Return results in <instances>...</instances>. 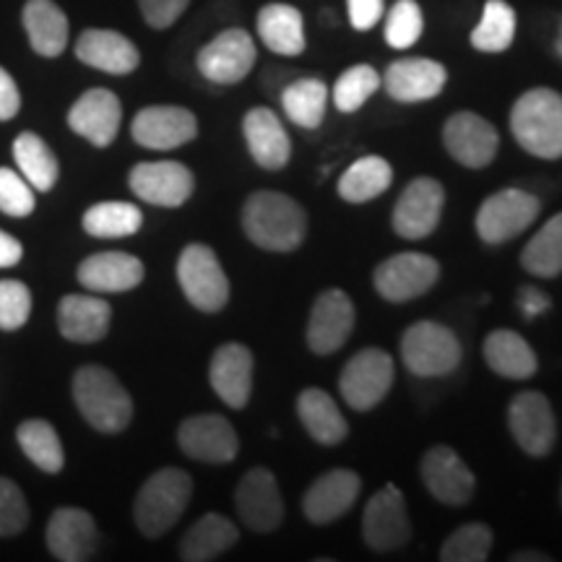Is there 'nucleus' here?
<instances>
[{
  "label": "nucleus",
  "instance_id": "f257e3e1",
  "mask_svg": "<svg viewBox=\"0 0 562 562\" xmlns=\"http://www.w3.org/2000/svg\"><path fill=\"white\" fill-rule=\"evenodd\" d=\"M243 232L256 248L292 252L305 243L307 214L292 195L256 191L243 206Z\"/></svg>",
  "mask_w": 562,
  "mask_h": 562
},
{
  "label": "nucleus",
  "instance_id": "f03ea898",
  "mask_svg": "<svg viewBox=\"0 0 562 562\" xmlns=\"http://www.w3.org/2000/svg\"><path fill=\"white\" fill-rule=\"evenodd\" d=\"M74 404L97 432L117 435L133 422V398L121 378L102 364H83L76 370Z\"/></svg>",
  "mask_w": 562,
  "mask_h": 562
},
{
  "label": "nucleus",
  "instance_id": "7ed1b4c3",
  "mask_svg": "<svg viewBox=\"0 0 562 562\" xmlns=\"http://www.w3.org/2000/svg\"><path fill=\"white\" fill-rule=\"evenodd\" d=\"M510 133L526 154L554 161L562 157V94L537 87L524 91L510 110Z\"/></svg>",
  "mask_w": 562,
  "mask_h": 562
},
{
  "label": "nucleus",
  "instance_id": "20e7f679",
  "mask_svg": "<svg viewBox=\"0 0 562 562\" xmlns=\"http://www.w3.org/2000/svg\"><path fill=\"white\" fill-rule=\"evenodd\" d=\"M193 501V480L186 469L165 467L140 484L133 521L146 539H159L180 521Z\"/></svg>",
  "mask_w": 562,
  "mask_h": 562
},
{
  "label": "nucleus",
  "instance_id": "39448f33",
  "mask_svg": "<svg viewBox=\"0 0 562 562\" xmlns=\"http://www.w3.org/2000/svg\"><path fill=\"white\" fill-rule=\"evenodd\" d=\"M461 341L451 328L435 321H417L402 336V362L417 378H446L459 370Z\"/></svg>",
  "mask_w": 562,
  "mask_h": 562
},
{
  "label": "nucleus",
  "instance_id": "423d86ee",
  "mask_svg": "<svg viewBox=\"0 0 562 562\" xmlns=\"http://www.w3.org/2000/svg\"><path fill=\"white\" fill-rule=\"evenodd\" d=\"M178 284L201 313H222L229 302V279L220 256L203 243L186 245L178 258Z\"/></svg>",
  "mask_w": 562,
  "mask_h": 562
},
{
  "label": "nucleus",
  "instance_id": "0eeeda50",
  "mask_svg": "<svg viewBox=\"0 0 562 562\" xmlns=\"http://www.w3.org/2000/svg\"><path fill=\"white\" fill-rule=\"evenodd\" d=\"M539 211H542V201L537 195L521 188H505L482 201L474 220L476 235L487 245L510 243L537 222Z\"/></svg>",
  "mask_w": 562,
  "mask_h": 562
},
{
  "label": "nucleus",
  "instance_id": "6e6552de",
  "mask_svg": "<svg viewBox=\"0 0 562 562\" xmlns=\"http://www.w3.org/2000/svg\"><path fill=\"white\" fill-rule=\"evenodd\" d=\"M393 378H396V364L389 351L378 347L360 349L349 357L339 375L341 398L355 412L375 409L389 396Z\"/></svg>",
  "mask_w": 562,
  "mask_h": 562
},
{
  "label": "nucleus",
  "instance_id": "1a4fd4ad",
  "mask_svg": "<svg viewBox=\"0 0 562 562\" xmlns=\"http://www.w3.org/2000/svg\"><path fill=\"white\" fill-rule=\"evenodd\" d=\"M440 263L427 252H396L385 258L372 273V284L391 305H402L422 297L438 284Z\"/></svg>",
  "mask_w": 562,
  "mask_h": 562
},
{
  "label": "nucleus",
  "instance_id": "9d476101",
  "mask_svg": "<svg viewBox=\"0 0 562 562\" xmlns=\"http://www.w3.org/2000/svg\"><path fill=\"white\" fill-rule=\"evenodd\" d=\"M256 42L240 26H232L201 47L195 66L206 81L216 83V87H232V83H240L256 68Z\"/></svg>",
  "mask_w": 562,
  "mask_h": 562
},
{
  "label": "nucleus",
  "instance_id": "9b49d317",
  "mask_svg": "<svg viewBox=\"0 0 562 562\" xmlns=\"http://www.w3.org/2000/svg\"><path fill=\"white\" fill-rule=\"evenodd\" d=\"M508 427L516 446L531 459H544L558 442V419L550 398L539 391H521L508 406Z\"/></svg>",
  "mask_w": 562,
  "mask_h": 562
},
{
  "label": "nucleus",
  "instance_id": "f8f14e48",
  "mask_svg": "<svg viewBox=\"0 0 562 562\" xmlns=\"http://www.w3.org/2000/svg\"><path fill=\"white\" fill-rule=\"evenodd\" d=\"M362 537L372 552H393L412 539L406 497L396 484H385L370 497L362 513Z\"/></svg>",
  "mask_w": 562,
  "mask_h": 562
},
{
  "label": "nucleus",
  "instance_id": "ddd939ff",
  "mask_svg": "<svg viewBox=\"0 0 562 562\" xmlns=\"http://www.w3.org/2000/svg\"><path fill=\"white\" fill-rule=\"evenodd\" d=\"M442 209H446V191L440 182L427 175L414 178L393 206V232L404 240H425L438 229Z\"/></svg>",
  "mask_w": 562,
  "mask_h": 562
},
{
  "label": "nucleus",
  "instance_id": "4468645a",
  "mask_svg": "<svg viewBox=\"0 0 562 562\" xmlns=\"http://www.w3.org/2000/svg\"><path fill=\"white\" fill-rule=\"evenodd\" d=\"M178 446L188 459L224 467L240 453V438L232 422L222 414H193L178 427Z\"/></svg>",
  "mask_w": 562,
  "mask_h": 562
},
{
  "label": "nucleus",
  "instance_id": "2eb2a0df",
  "mask_svg": "<svg viewBox=\"0 0 562 562\" xmlns=\"http://www.w3.org/2000/svg\"><path fill=\"white\" fill-rule=\"evenodd\" d=\"M442 146L459 165L469 167V170H484L497 157L501 133L476 112L461 110L453 112L448 123L442 125Z\"/></svg>",
  "mask_w": 562,
  "mask_h": 562
},
{
  "label": "nucleus",
  "instance_id": "dca6fc26",
  "mask_svg": "<svg viewBox=\"0 0 562 562\" xmlns=\"http://www.w3.org/2000/svg\"><path fill=\"white\" fill-rule=\"evenodd\" d=\"M131 136L144 149L172 151L199 136V121L191 110L180 104H151L136 112Z\"/></svg>",
  "mask_w": 562,
  "mask_h": 562
},
{
  "label": "nucleus",
  "instance_id": "f3484780",
  "mask_svg": "<svg viewBox=\"0 0 562 562\" xmlns=\"http://www.w3.org/2000/svg\"><path fill=\"white\" fill-rule=\"evenodd\" d=\"M136 199L159 209H180L193 199L195 178L180 161H140L128 175Z\"/></svg>",
  "mask_w": 562,
  "mask_h": 562
},
{
  "label": "nucleus",
  "instance_id": "a211bd4d",
  "mask_svg": "<svg viewBox=\"0 0 562 562\" xmlns=\"http://www.w3.org/2000/svg\"><path fill=\"white\" fill-rule=\"evenodd\" d=\"M235 508L250 531H277L284 521V497H281L277 476L266 467L250 469L235 490Z\"/></svg>",
  "mask_w": 562,
  "mask_h": 562
},
{
  "label": "nucleus",
  "instance_id": "6ab92c4d",
  "mask_svg": "<svg viewBox=\"0 0 562 562\" xmlns=\"http://www.w3.org/2000/svg\"><path fill=\"white\" fill-rule=\"evenodd\" d=\"M123 125V104L115 91L94 87L70 104L68 110V128L89 140L97 149H108L115 144L117 133Z\"/></svg>",
  "mask_w": 562,
  "mask_h": 562
},
{
  "label": "nucleus",
  "instance_id": "aec40b11",
  "mask_svg": "<svg viewBox=\"0 0 562 562\" xmlns=\"http://www.w3.org/2000/svg\"><path fill=\"white\" fill-rule=\"evenodd\" d=\"M355 302L344 290H326L313 302L307 318V347L313 355L328 357L339 351L355 331Z\"/></svg>",
  "mask_w": 562,
  "mask_h": 562
},
{
  "label": "nucleus",
  "instance_id": "412c9836",
  "mask_svg": "<svg viewBox=\"0 0 562 562\" xmlns=\"http://www.w3.org/2000/svg\"><path fill=\"white\" fill-rule=\"evenodd\" d=\"M419 476L435 501L442 505H467L476 492V476L451 446H432L422 456Z\"/></svg>",
  "mask_w": 562,
  "mask_h": 562
},
{
  "label": "nucleus",
  "instance_id": "4be33fe9",
  "mask_svg": "<svg viewBox=\"0 0 562 562\" xmlns=\"http://www.w3.org/2000/svg\"><path fill=\"white\" fill-rule=\"evenodd\" d=\"M47 550L60 562H87L100 550V529L94 516L83 508L63 505L50 516L45 531Z\"/></svg>",
  "mask_w": 562,
  "mask_h": 562
},
{
  "label": "nucleus",
  "instance_id": "5701e85b",
  "mask_svg": "<svg viewBox=\"0 0 562 562\" xmlns=\"http://www.w3.org/2000/svg\"><path fill=\"white\" fill-rule=\"evenodd\" d=\"M360 492V474H355L351 469H331L307 487L305 497H302V513L311 524L328 526L347 516Z\"/></svg>",
  "mask_w": 562,
  "mask_h": 562
},
{
  "label": "nucleus",
  "instance_id": "b1692460",
  "mask_svg": "<svg viewBox=\"0 0 562 562\" xmlns=\"http://www.w3.org/2000/svg\"><path fill=\"white\" fill-rule=\"evenodd\" d=\"M252 351L240 341H227L211 355L209 383L224 404L240 412L252 396Z\"/></svg>",
  "mask_w": 562,
  "mask_h": 562
},
{
  "label": "nucleus",
  "instance_id": "393cba45",
  "mask_svg": "<svg viewBox=\"0 0 562 562\" xmlns=\"http://www.w3.org/2000/svg\"><path fill=\"white\" fill-rule=\"evenodd\" d=\"M381 83L393 102H427L446 89L448 70L430 58H402L385 68Z\"/></svg>",
  "mask_w": 562,
  "mask_h": 562
},
{
  "label": "nucleus",
  "instance_id": "a878e982",
  "mask_svg": "<svg viewBox=\"0 0 562 562\" xmlns=\"http://www.w3.org/2000/svg\"><path fill=\"white\" fill-rule=\"evenodd\" d=\"M79 284L94 294H121L131 292L144 281L146 269L138 256L123 250H102L83 258L79 263Z\"/></svg>",
  "mask_w": 562,
  "mask_h": 562
},
{
  "label": "nucleus",
  "instance_id": "bb28decb",
  "mask_svg": "<svg viewBox=\"0 0 562 562\" xmlns=\"http://www.w3.org/2000/svg\"><path fill=\"white\" fill-rule=\"evenodd\" d=\"M243 136L248 151L258 167L279 172L290 165L292 140L284 131V123L271 108H252L243 117Z\"/></svg>",
  "mask_w": 562,
  "mask_h": 562
},
{
  "label": "nucleus",
  "instance_id": "cd10ccee",
  "mask_svg": "<svg viewBox=\"0 0 562 562\" xmlns=\"http://www.w3.org/2000/svg\"><path fill=\"white\" fill-rule=\"evenodd\" d=\"M112 307L94 292L66 294L58 302V334L74 344H97L110 334Z\"/></svg>",
  "mask_w": 562,
  "mask_h": 562
},
{
  "label": "nucleus",
  "instance_id": "c85d7f7f",
  "mask_svg": "<svg viewBox=\"0 0 562 562\" xmlns=\"http://www.w3.org/2000/svg\"><path fill=\"white\" fill-rule=\"evenodd\" d=\"M76 58L83 66L110 76H128L140 66V53L125 34L115 30H87L76 40Z\"/></svg>",
  "mask_w": 562,
  "mask_h": 562
},
{
  "label": "nucleus",
  "instance_id": "c756f323",
  "mask_svg": "<svg viewBox=\"0 0 562 562\" xmlns=\"http://www.w3.org/2000/svg\"><path fill=\"white\" fill-rule=\"evenodd\" d=\"M30 47L40 58H58L68 47V16L55 0H26L21 11Z\"/></svg>",
  "mask_w": 562,
  "mask_h": 562
},
{
  "label": "nucleus",
  "instance_id": "7c9ffc66",
  "mask_svg": "<svg viewBox=\"0 0 562 562\" xmlns=\"http://www.w3.org/2000/svg\"><path fill=\"white\" fill-rule=\"evenodd\" d=\"M482 355L490 370L495 375L508 378V381H529L539 370V357L531 349V344L521 334L508 331V328L492 331L484 339Z\"/></svg>",
  "mask_w": 562,
  "mask_h": 562
},
{
  "label": "nucleus",
  "instance_id": "2f4dec72",
  "mask_svg": "<svg viewBox=\"0 0 562 562\" xmlns=\"http://www.w3.org/2000/svg\"><path fill=\"white\" fill-rule=\"evenodd\" d=\"M297 417L305 427L307 435L318 442V446H339L347 440L349 422L334 402L331 393L323 389H305L297 396Z\"/></svg>",
  "mask_w": 562,
  "mask_h": 562
},
{
  "label": "nucleus",
  "instance_id": "473e14b6",
  "mask_svg": "<svg viewBox=\"0 0 562 562\" xmlns=\"http://www.w3.org/2000/svg\"><path fill=\"white\" fill-rule=\"evenodd\" d=\"M258 37L271 53L297 58L305 53V21L290 3H266L256 19Z\"/></svg>",
  "mask_w": 562,
  "mask_h": 562
},
{
  "label": "nucleus",
  "instance_id": "72a5a7b5",
  "mask_svg": "<svg viewBox=\"0 0 562 562\" xmlns=\"http://www.w3.org/2000/svg\"><path fill=\"white\" fill-rule=\"evenodd\" d=\"M240 542V531L222 513H206L195 521L180 539V560L186 562H209L222 558Z\"/></svg>",
  "mask_w": 562,
  "mask_h": 562
},
{
  "label": "nucleus",
  "instance_id": "f704fd0d",
  "mask_svg": "<svg viewBox=\"0 0 562 562\" xmlns=\"http://www.w3.org/2000/svg\"><path fill=\"white\" fill-rule=\"evenodd\" d=\"M13 161H16L21 178L30 182L34 191L50 193L58 186L60 161L50 149V144L34 131L19 133L16 140H13Z\"/></svg>",
  "mask_w": 562,
  "mask_h": 562
},
{
  "label": "nucleus",
  "instance_id": "c9c22d12",
  "mask_svg": "<svg viewBox=\"0 0 562 562\" xmlns=\"http://www.w3.org/2000/svg\"><path fill=\"white\" fill-rule=\"evenodd\" d=\"M393 182V167L378 154L357 159L339 178L336 191L347 203H370L383 195Z\"/></svg>",
  "mask_w": 562,
  "mask_h": 562
},
{
  "label": "nucleus",
  "instance_id": "e433bc0d",
  "mask_svg": "<svg viewBox=\"0 0 562 562\" xmlns=\"http://www.w3.org/2000/svg\"><path fill=\"white\" fill-rule=\"evenodd\" d=\"M81 227L97 240L131 237L144 227V211L131 201H102L83 211Z\"/></svg>",
  "mask_w": 562,
  "mask_h": 562
},
{
  "label": "nucleus",
  "instance_id": "4c0bfd02",
  "mask_svg": "<svg viewBox=\"0 0 562 562\" xmlns=\"http://www.w3.org/2000/svg\"><path fill=\"white\" fill-rule=\"evenodd\" d=\"M16 442L21 453L30 459L40 472L60 474L66 467V451L55 427L47 419H26L16 427Z\"/></svg>",
  "mask_w": 562,
  "mask_h": 562
},
{
  "label": "nucleus",
  "instance_id": "58836bf2",
  "mask_svg": "<svg viewBox=\"0 0 562 562\" xmlns=\"http://www.w3.org/2000/svg\"><path fill=\"white\" fill-rule=\"evenodd\" d=\"M328 87L321 79H297L290 87L281 91V108L284 115L290 117L294 125L305 131L321 128L326 121V108H328Z\"/></svg>",
  "mask_w": 562,
  "mask_h": 562
},
{
  "label": "nucleus",
  "instance_id": "ea45409f",
  "mask_svg": "<svg viewBox=\"0 0 562 562\" xmlns=\"http://www.w3.org/2000/svg\"><path fill=\"white\" fill-rule=\"evenodd\" d=\"M521 266L537 279H554L562 273V211L542 224V229L526 243Z\"/></svg>",
  "mask_w": 562,
  "mask_h": 562
},
{
  "label": "nucleus",
  "instance_id": "a19ab883",
  "mask_svg": "<svg viewBox=\"0 0 562 562\" xmlns=\"http://www.w3.org/2000/svg\"><path fill=\"white\" fill-rule=\"evenodd\" d=\"M516 40V11L505 0H487L480 24L472 32V47L480 53H505Z\"/></svg>",
  "mask_w": 562,
  "mask_h": 562
},
{
  "label": "nucleus",
  "instance_id": "79ce46f5",
  "mask_svg": "<svg viewBox=\"0 0 562 562\" xmlns=\"http://www.w3.org/2000/svg\"><path fill=\"white\" fill-rule=\"evenodd\" d=\"M378 89H381V74L372 66H368V63H360V66H351L344 70L339 79H336L331 100L336 104V110L344 112V115H351V112L364 108V102H368Z\"/></svg>",
  "mask_w": 562,
  "mask_h": 562
},
{
  "label": "nucleus",
  "instance_id": "37998d69",
  "mask_svg": "<svg viewBox=\"0 0 562 562\" xmlns=\"http://www.w3.org/2000/svg\"><path fill=\"white\" fill-rule=\"evenodd\" d=\"M492 542H495V537H492V529L487 524H480V521L463 524L446 539V542H442L440 560L442 562H484L490 558Z\"/></svg>",
  "mask_w": 562,
  "mask_h": 562
},
{
  "label": "nucleus",
  "instance_id": "c03bdc74",
  "mask_svg": "<svg viewBox=\"0 0 562 562\" xmlns=\"http://www.w3.org/2000/svg\"><path fill=\"white\" fill-rule=\"evenodd\" d=\"M425 32V16L417 0H396L385 16V42L393 50H409Z\"/></svg>",
  "mask_w": 562,
  "mask_h": 562
},
{
  "label": "nucleus",
  "instance_id": "a18cd8bd",
  "mask_svg": "<svg viewBox=\"0 0 562 562\" xmlns=\"http://www.w3.org/2000/svg\"><path fill=\"white\" fill-rule=\"evenodd\" d=\"M32 290L21 279H0V331H19L30 323Z\"/></svg>",
  "mask_w": 562,
  "mask_h": 562
},
{
  "label": "nucleus",
  "instance_id": "49530a36",
  "mask_svg": "<svg viewBox=\"0 0 562 562\" xmlns=\"http://www.w3.org/2000/svg\"><path fill=\"white\" fill-rule=\"evenodd\" d=\"M37 191L21 178L19 170L0 167V211L13 220H26L37 209Z\"/></svg>",
  "mask_w": 562,
  "mask_h": 562
},
{
  "label": "nucleus",
  "instance_id": "de8ad7c7",
  "mask_svg": "<svg viewBox=\"0 0 562 562\" xmlns=\"http://www.w3.org/2000/svg\"><path fill=\"white\" fill-rule=\"evenodd\" d=\"M30 503L9 476H0V537H16L30 526Z\"/></svg>",
  "mask_w": 562,
  "mask_h": 562
},
{
  "label": "nucleus",
  "instance_id": "09e8293b",
  "mask_svg": "<svg viewBox=\"0 0 562 562\" xmlns=\"http://www.w3.org/2000/svg\"><path fill=\"white\" fill-rule=\"evenodd\" d=\"M191 0H138L140 16L151 30H170L182 13L188 11Z\"/></svg>",
  "mask_w": 562,
  "mask_h": 562
},
{
  "label": "nucleus",
  "instance_id": "8fccbe9b",
  "mask_svg": "<svg viewBox=\"0 0 562 562\" xmlns=\"http://www.w3.org/2000/svg\"><path fill=\"white\" fill-rule=\"evenodd\" d=\"M385 0H347L349 24L357 32H370L383 19Z\"/></svg>",
  "mask_w": 562,
  "mask_h": 562
},
{
  "label": "nucleus",
  "instance_id": "3c124183",
  "mask_svg": "<svg viewBox=\"0 0 562 562\" xmlns=\"http://www.w3.org/2000/svg\"><path fill=\"white\" fill-rule=\"evenodd\" d=\"M21 110V89L13 76L0 66V123H9Z\"/></svg>",
  "mask_w": 562,
  "mask_h": 562
},
{
  "label": "nucleus",
  "instance_id": "603ef678",
  "mask_svg": "<svg viewBox=\"0 0 562 562\" xmlns=\"http://www.w3.org/2000/svg\"><path fill=\"white\" fill-rule=\"evenodd\" d=\"M516 302H518V311H521L524 318H529V321L539 318V315H544L552 307L550 294L542 292L539 286H533V284L521 286V290H518Z\"/></svg>",
  "mask_w": 562,
  "mask_h": 562
},
{
  "label": "nucleus",
  "instance_id": "864d4df0",
  "mask_svg": "<svg viewBox=\"0 0 562 562\" xmlns=\"http://www.w3.org/2000/svg\"><path fill=\"white\" fill-rule=\"evenodd\" d=\"M24 258V245L11 232L0 229V269H13Z\"/></svg>",
  "mask_w": 562,
  "mask_h": 562
},
{
  "label": "nucleus",
  "instance_id": "5fc2aeb1",
  "mask_svg": "<svg viewBox=\"0 0 562 562\" xmlns=\"http://www.w3.org/2000/svg\"><path fill=\"white\" fill-rule=\"evenodd\" d=\"M510 560L513 562H550L552 558H550V554H544V552L529 550V552H516Z\"/></svg>",
  "mask_w": 562,
  "mask_h": 562
},
{
  "label": "nucleus",
  "instance_id": "6e6d98bb",
  "mask_svg": "<svg viewBox=\"0 0 562 562\" xmlns=\"http://www.w3.org/2000/svg\"><path fill=\"white\" fill-rule=\"evenodd\" d=\"M554 53H558V58L562 60V21H560V30H558V37H554Z\"/></svg>",
  "mask_w": 562,
  "mask_h": 562
},
{
  "label": "nucleus",
  "instance_id": "4d7b16f0",
  "mask_svg": "<svg viewBox=\"0 0 562 562\" xmlns=\"http://www.w3.org/2000/svg\"><path fill=\"white\" fill-rule=\"evenodd\" d=\"M560 503H562V492H560Z\"/></svg>",
  "mask_w": 562,
  "mask_h": 562
}]
</instances>
